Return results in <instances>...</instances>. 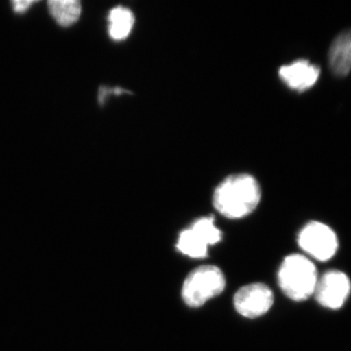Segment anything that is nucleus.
Segmentation results:
<instances>
[{
  "mask_svg": "<svg viewBox=\"0 0 351 351\" xmlns=\"http://www.w3.org/2000/svg\"><path fill=\"white\" fill-rule=\"evenodd\" d=\"M262 193L255 178L248 174L233 175L215 189L213 205L228 219H242L255 211Z\"/></svg>",
  "mask_w": 351,
  "mask_h": 351,
  "instance_id": "obj_1",
  "label": "nucleus"
},
{
  "mask_svg": "<svg viewBox=\"0 0 351 351\" xmlns=\"http://www.w3.org/2000/svg\"><path fill=\"white\" fill-rule=\"evenodd\" d=\"M318 278L313 261L300 254L284 258L278 270L279 287L286 297L295 302H304L313 295Z\"/></svg>",
  "mask_w": 351,
  "mask_h": 351,
  "instance_id": "obj_2",
  "label": "nucleus"
},
{
  "mask_svg": "<svg viewBox=\"0 0 351 351\" xmlns=\"http://www.w3.org/2000/svg\"><path fill=\"white\" fill-rule=\"evenodd\" d=\"M225 274L216 265H201L193 269L184 279L182 288V297L184 304L197 308L225 290Z\"/></svg>",
  "mask_w": 351,
  "mask_h": 351,
  "instance_id": "obj_3",
  "label": "nucleus"
},
{
  "mask_svg": "<svg viewBox=\"0 0 351 351\" xmlns=\"http://www.w3.org/2000/svg\"><path fill=\"white\" fill-rule=\"evenodd\" d=\"M221 237L223 233L215 225L213 217H203L180 233L176 247L182 255L189 258H205L209 246L219 243Z\"/></svg>",
  "mask_w": 351,
  "mask_h": 351,
  "instance_id": "obj_4",
  "label": "nucleus"
},
{
  "mask_svg": "<svg viewBox=\"0 0 351 351\" xmlns=\"http://www.w3.org/2000/svg\"><path fill=\"white\" fill-rule=\"evenodd\" d=\"M299 246L309 258L326 262L334 257L339 247L338 237L329 226L311 221L302 228L298 237Z\"/></svg>",
  "mask_w": 351,
  "mask_h": 351,
  "instance_id": "obj_5",
  "label": "nucleus"
},
{
  "mask_svg": "<svg viewBox=\"0 0 351 351\" xmlns=\"http://www.w3.org/2000/svg\"><path fill=\"white\" fill-rule=\"evenodd\" d=\"M274 302L271 289L263 283L245 285L235 293L233 298L237 313L250 319L265 315L271 308Z\"/></svg>",
  "mask_w": 351,
  "mask_h": 351,
  "instance_id": "obj_6",
  "label": "nucleus"
},
{
  "mask_svg": "<svg viewBox=\"0 0 351 351\" xmlns=\"http://www.w3.org/2000/svg\"><path fill=\"white\" fill-rule=\"evenodd\" d=\"M350 291L348 276L338 270H332L318 278L313 295L321 306L335 311L346 304Z\"/></svg>",
  "mask_w": 351,
  "mask_h": 351,
  "instance_id": "obj_7",
  "label": "nucleus"
},
{
  "mask_svg": "<svg viewBox=\"0 0 351 351\" xmlns=\"http://www.w3.org/2000/svg\"><path fill=\"white\" fill-rule=\"evenodd\" d=\"M320 69L306 60H300L279 69V76L291 89L304 92L317 82Z\"/></svg>",
  "mask_w": 351,
  "mask_h": 351,
  "instance_id": "obj_8",
  "label": "nucleus"
},
{
  "mask_svg": "<svg viewBox=\"0 0 351 351\" xmlns=\"http://www.w3.org/2000/svg\"><path fill=\"white\" fill-rule=\"evenodd\" d=\"M330 66L338 76H346L351 71V31L339 34L329 51Z\"/></svg>",
  "mask_w": 351,
  "mask_h": 351,
  "instance_id": "obj_9",
  "label": "nucleus"
},
{
  "mask_svg": "<svg viewBox=\"0 0 351 351\" xmlns=\"http://www.w3.org/2000/svg\"><path fill=\"white\" fill-rule=\"evenodd\" d=\"M135 23V17L130 9L115 7L108 15V34L113 40H123L128 38Z\"/></svg>",
  "mask_w": 351,
  "mask_h": 351,
  "instance_id": "obj_10",
  "label": "nucleus"
},
{
  "mask_svg": "<svg viewBox=\"0 0 351 351\" xmlns=\"http://www.w3.org/2000/svg\"><path fill=\"white\" fill-rule=\"evenodd\" d=\"M48 9L51 16L62 27L75 24L82 14V4L77 0H50Z\"/></svg>",
  "mask_w": 351,
  "mask_h": 351,
  "instance_id": "obj_11",
  "label": "nucleus"
},
{
  "mask_svg": "<svg viewBox=\"0 0 351 351\" xmlns=\"http://www.w3.org/2000/svg\"><path fill=\"white\" fill-rule=\"evenodd\" d=\"M34 3H36V1H31V0H23V1L15 0L12 2L14 11L20 14L25 13Z\"/></svg>",
  "mask_w": 351,
  "mask_h": 351,
  "instance_id": "obj_12",
  "label": "nucleus"
}]
</instances>
